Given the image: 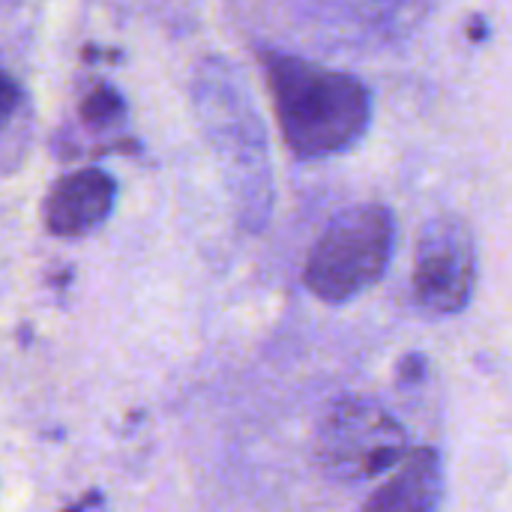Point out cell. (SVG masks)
<instances>
[{
	"label": "cell",
	"instance_id": "obj_7",
	"mask_svg": "<svg viewBox=\"0 0 512 512\" xmlns=\"http://www.w3.org/2000/svg\"><path fill=\"white\" fill-rule=\"evenodd\" d=\"M444 498V465L438 450L417 447L402 456L393 477L366 498V512H429Z\"/></svg>",
	"mask_w": 512,
	"mask_h": 512
},
{
	"label": "cell",
	"instance_id": "obj_10",
	"mask_svg": "<svg viewBox=\"0 0 512 512\" xmlns=\"http://www.w3.org/2000/svg\"><path fill=\"white\" fill-rule=\"evenodd\" d=\"M423 366H426V360L420 357V354H411V357H405L402 360V366H399V378H402V384H417L426 372H423Z\"/></svg>",
	"mask_w": 512,
	"mask_h": 512
},
{
	"label": "cell",
	"instance_id": "obj_1",
	"mask_svg": "<svg viewBox=\"0 0 512 512\" xmlns=\"http://www.w3.org/2000/svg\"><path fill=\"white\" fill-rule=\"evenodd\" d=\"M261 69L282 141L297 159L345 153L366 135L372 93L360 78L270 48L261 51Z\"/></svg>",
	"mask_w": 512,
	"mask_h": 512
},
{
	"label": "cell",
	"instance_id": "obj_2",
	"mask_svg": "<svg viewBox=\"0 0 512 512\" xmlns=\"http://www.w3.org/2000/svg\"><path fill=\"white\" fill-rule=\"evenodd\" d=\"M396 246V219L384 204L342 210L315 240L303 282L324 303H348L378 285Z\"/></svg>",
	"mask_w": 512,
	"mask_h": 512
},
{
	"label": "cell",
	"instance_id": "obj_6",
	"mask_svg": "<svg viewBox=\"0 0 512 512\" xmlns=\"http://www.w3.org/2000/svg\"><path fill=\"white\" fill-rule=\"evenodd\" d=\"M117 183L99 168H81L60 177L45 198V228L54 237H81L96 231L114 210Z\"/></svg>",
	"mask_w": 512,
	"mask_h": 512
},
{
	"label": "cell",
	"instance_id": "obj_4",
	"mask_svg": "<svg viewBox=\"0 0 512 512\" xmlns=\"http://www.w3.org/2000/svg\"><path fill=\"white\" fill-rule=\"evenodd\" d=\"M477 243L465 219L453 213L432 216L414 252V300L426 315L447 318L471 306L477 291Z\"/></svg>",
	"mask_w": 512,
	"mask_h": 512
},
{
	"label": "cell",
	"instance_id": "obj_9",
	"mask_svg": "<svg viewBox=\"0 0 512 512\" xmlns=\"http://www.w3.org/2000/svg\"><path fill=\"white\" fill-rule=\"evenodd\" d=\"M18 105H21V87L9 72L0 69V126L18 111Z\"/></svg>",
	"mask_w": 512,
	"mask_h": 512
},
{
	"label": "cell",
	"instance_id": "obj_5",
	"mask_svg": "<svg viewBox=\"0 0 512 512\" xmlns=\"http://www.w3.org/2000/svg\"><path fill=\"white\" fill-rule=\"evenodd\" d=\"M198 99H201V111L207 120H216L222 126L231 129V141H219L213 144L222 156L231 159V171L240 174L243 186H240V195L243 198H252V213L258 216H267V207H270V180H267V159H264V141H261V132H258V120L255 114L240 126L237 132V120L246 108L243 96H237L231 78L225 75V69L216 63L213 72L204 78H198Z\"/></svg>",
	"mask_w": 512,
	"mask_h": 512
},
{
	"label": "cell",
	"instance_id": "obj_8",
	"mask_svg": "<svg viewBox=\"0 0 512 512\" xmlns=\"http://www.w3.org/2000/svg\"><path fill=\"white\" fill-rule=\"evenodd\" d=\"M78 114L81 120L90 126V129H108L114 123L123 120L126 114V105H123V96L111 87V84H96L78 105Z\"/></svg>",
	"mask_w": 512,
	"mask_h": 512
},
{
	"label": "cell",
	"instance_id": "obj_3",
	"mask_svg": "<svg viewBox=\"0 0 512 512\" xmlns=\"http://www.w3.org/2000/svg\"><path fill=\"white\" fill-rule=\"evenodd\" d=\"M405 426L369 399H342L324 417L315 441L321 471L336 483H366L393 471L408 453Z\"/></svg>",
	"mask_w": 512,
	"mask_h": 512
},
{
	"label": "cell",
	"instance_id": "obj_11",
	"mask_svg": "<svg viewBox=\"0 0 512 512\" xmlns=\"http://www.w3.org/2000/svg\"><path fill=\"white\" fill-rule=\"evenodd\" d=\"M471 36H474V39H483V36H486V27H483V21H477V24L471 27Z\"/></svg>",
	"mask_w": 512,
	"mask_h": 512
}]
</instances>
